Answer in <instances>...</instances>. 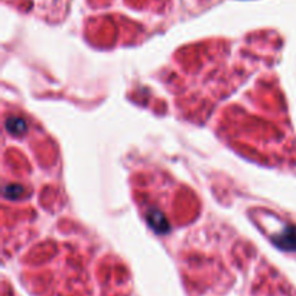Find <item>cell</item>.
Wrapping results in <instances>:
<instances>
[{
  "mask_svg": "<svg viewBox=\"0 0 296 296\" xmlns=\"http://www.w3.org/2000/svg\"><path fill=\"white\" fill-rule=\"evenodd\" d=\"M275 243L283 250L296 252V227H287L275 237Z\"/></svg>",
  "mask_w": 296,
  "mask_h": 296,
  "instance_id": "1",
  "label": "cell"
},
{
  "mask_svg": "<svg viewBox=\"0 0 296 296\" xmlns=\"http://www.w3.org/2000/svg\"><path fill=\"white\" fill-rule=\"evenodd\" d=\"M6 129L12 134L19 136L22 133L26 132V123L23 122L21 117H11L6 120Z\"/></svg>",
  "mask_w": 296,
  "mask_h": 296,
  "instance_id": "2",
  "label": "cell"
}]
</instances>
